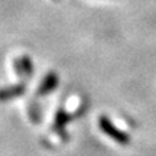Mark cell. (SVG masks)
Listing matches in <instances>:
<instances>
[{
	"instance_id": "cell-2",
	"label": "cell",
	"mask_w": 156,
	"mask_h": 156,
	"mask_svg": "<svg viewBox=\"0 0 156 156\" xmlns=\"http://www.w3.org/2000/svg\"><path fill=\"white\" fill-rule=\"evenodd\" d=\"M13 68H15V73L22 80L30 78L34 75V62L30 59V56H28V55H22V56H19V58H15Z\"/></svg>"
},
{
	"instance_id": "cell-7",
	"label": "cell",
	"mask_w": 156,
	"mask_h": 156,
	"mask_svg": "<svg viewBox=\"0 0 156 156\" xmlns=\"http://www.w3.org/2000/svg\"><path fill=\"white\" fill-rule=\"evenodd\" d=\"M55 2H58V0H55Z\"/></svg>"
},
{
	"instance_id": "cell-4",
	"label": "cell",
	"mask_w": 156,
	"mask_h": 156,
	"mask_svg": "<svg viewBox=\"0 0 156 156\" xmlns=\"http://www.w3.org/2000/svg\"><path fill=\"white\" fill-rule=\"evenodd\" d=\"M58 84H59V77H58V74L56 73H49L45 75V78L42 80V83L41 85L38 87L36 90V94L38 95H48L49 93H52L54 90L58 87Z\"/></svg>"
},
{
	"instance_id": "cell-3",
	"label": "cell",
	"mask_w": 156,
	"mask_h": 156,
	"mask_svg": "<svg viewBox=\"0 0 156 156\" xmlns=\"http://www.w3.org/2000/svg\"><path fill=\"white\" fill-rule=\"evenodd\" d=\"M74 119L73 114H69V113H67L64 108H59L58 112H56L55 114V122H54V126H52V130L55 132V133H58L59 136L62 137V140L68 139V134L67 132H65V126L68 124V122H71Z\"/></svg>"
},
{
	"instance_id": "cell-6",
	"label": "cell",
	"mask_w": 156,
	"mask_h": 156,
	"mask_svg": "<svg viewBox=\"0 0 156 156\" xmlns=\"http://www.w3.org/2000/svg\"><path fill=\"white\" fill-rule=\"evenodd\" d=\"M29 110V119L34 123H39L42 120V116H41V108H39V104H36L35 101H32L28 107Z\"/></svg>"
},
{
	"instance_id": "cell-1",
	"label": "cell",
	"mask_w": 156,
	"mask_h": 156,
	"mask_svg": "<svg viewBox=\"0 0 156 156\" xmlns=\"http://www.w3.org/2000/svg\"><path fill=\"white\" fill-rule=\"evenodd\" d=\"M98 124H100V129L107 134V136H110L113 140H116L117 143H120V145H129L130 143V137H129V134H126L122 130H119V129L110 122V119H107L106 116H101L100 120H98Z\"/></svg>"
},
{
	"instance_id": "cell-5",
	"label": "cell",
	"mask_w": 156,
	"mask_h": 156,
	"mask_svg": "<svg viewBox=\"0 0 156 156\" xmlns=\"http://www.w3.org/2000/svg\"><path fill=\"white\" fill-rule=\"evenodd\" d=\"M25 91H26L25 83L15 84V85H10V87H3V88H0V103L22 97L25 94Z\"/></svg>"
}]
</instances>
